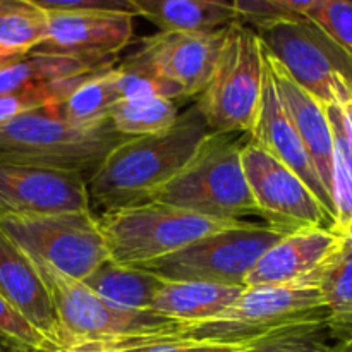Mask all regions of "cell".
<instances>
[{
    "mask_svg": "<svg viewBox=\"0 0 352 352\" xmlns=\"http://www.w3.org/2000/svg\"><path fill=\"white\" fill-rule=\"evenodd\" d=\"M208 133L195 105L179 113L165 133L127 138L88 177L89 199L107 212L150 203L184 168Z\"/></svg>",
    "mask_w": 352,
    "mask_h": 352,
    "instance_id": "1",
    "label": "cell"
},
{
    "mask_svg": "<svg viewBox=\"0 0 352 352\" xmlns=\"http://www.w3.org/2000/svg\"><path fill=\"white\" fill-rule=\"evenodd\" d=\"M126 136L112 122L79 126L54 109H40L0 126V164L93 174Z\"/></svg>",
    "mask_w": 352,
    "mask_h": 352,
    "instance_id": "2",
    "label": "cell"
},
{
    "mask_svg": "<svg viewBox=\"0 0 352 352\" xmlns=\"http://www.w3.org/2000/svg\"><path fill=\"white\" fill-rule=\"evenodd\" d=\"M243 141L208 133L191 160L150 203L215 220L258 215L243 167Z\"/></svg>",
    "mask_w": 352,
    "mask_h": 352,
    "instance_id": "3",
    "label": "cell"
},
{
    "mask_svg": "<svg viewBox=\"0 0 352 352\" xmlns=\"http://www.w3.org/2000/svg\"><path fill=\"white\" fill-rule=\"evenodd\" d=\"M33 263L43 278L54 305L62 351L174 333L182 327L155 311H133L110 305L81 280L60 274L45 261L33 260Z\"/></svg>",
    "mask_w": 352,
    "mask_h": 352,
    "instance_id": "4",
    "label": "cell"
},
{
    "mask_svg": "<svg viewBox=\"0 0 352 352\" xmlns=\"http://www.w3.org/2000/svg\"><path fill=\"white\" fill-rule=\"evenodd\" d=\"M265 48L253 28L232 23L212 79L196 96L210 133L234 134L253 129L263 98Z\"/></svg>",
    "mask_w": 352,
    "mask_h": 352,
    "instance_id": "5",
    "label": "cell"
},
{
    "mask_svg": "<svg viewBox=\"0 0 352 352\" xmlns=\"http://www.w3.org/2000/svg\"><path fill=\"white\" fill-rule=\"evenodd\" d=\"M241 220H215L160 203L109 210L98 219L109 261L144 267Z\"/></svg>",
    "mask_w": 352,
    "mask_h": 352,
    "instance_id": "6",
    "label": "cell"
},
{
    "mask_svg": "<svg viewBox=\"0 0 352 352\" xmlns=\"http://www.w3.org/2000/svg\"><path fill=\"white\" fill-rule=\"evenodd\" d=\"M320 318L327 320V309L315 282L246 287L219 316L182 325L174 336L199 342L250 344L285 327Z\"/></svg>",
    "mask_w": 352,
    "mask_h": 352,
    "instance_id": "7",
    "label": "cell"
},
{
    "mask_svg": "<svg viewBox=\"0 0 352 352\" xmlns=\"http://www.w3.org/2000/svg\"><path fill=\"white\" fill-rule=\"evenodd\" d=\"M265 52L289 78L325 107L352 102V52L306 17L285 19L256 31Z\"/></svg>",
    "mask_w": 352,
    "mask_h": 352,
    "instance_id": "8",
    "label": "cell"
},
{
    "mask_svg": "<svg viewBox=\"0 0 352 352\" xmlns=\"http://www.w3.org/2000/svg\"><path fill=\"white\" fill-rule=\"evenodd\" d=\"M280 237L282 234L272 227L241 220L141 268L165 282H208L244 287L258 260Z\"/></svg>",
    "mask_w": 352,
    "mask_h": 352,
    "instance_id": "9",
    "label": "cell"
},
{
    "mask_svg": "<svg viewBox=\"0 0 352 352\" xmlns=\"http://www.w3.org/2000/svg\"><path fill=\"white\" fill-rule=\"evenodd\" d=\"M0 229L33 260L45 261L76 280L88 278L109 260L98 219L88 212L6 217Z\"/></svg>",
    "mask_w": 352,
    "mask_h": 352,
    "instance_id": "10",
    "label": "cell"
},
{
    "mask_svg": "<svg viewBox=\"0 0 352 352\" xmlns=\"http://www.w3.org/2000/svg\"><path fill=\"white\" fill-rule=\"evenodd\" d=\"M243 167L256 213L282 236L329 227L333 222L311 189L285 165L248 140L243 144Z\"/></svg>",
    "mask_w": 352,
    "mask_h": 352,
    "instance_id": "11",
    "label": "cell"
},
{
    "mask_svg": "<svg viewBox=\"0 0 352 352\" xmlns=\"http://www.w3.org/2000/svg\"><path fill=\"white\" fill-rule=\"evenodd\" d=\"M223 40L226 28L210 33H157L143 38L126 62L174 85L182 98H196L212 79Z\"/></svg>",
    "mask_w": 352,
    "mask_h": 352,
    "instance_id": "12",
    "label": "cell"
},
{
    "mask_svg": "<svg viewBox=\"0 0 352 352\" xmlns=\"http://www.w3.org/2000/svg\"><path fill=\"white\" fill-rule=\"evenodd\" d=\"M85 175L31 165L0 164V219L88 212Z\"/></svg>",
    "mask_w": 352,
    "mask_h": 352,
    "instance_id": "13",
    "label": "cell"
},
{
    "mask_svg": "<svg viewBox=\"0 0 352 352\" xmlns=\"http://www.w3.org/2000/svg\"><path fill=\"white\" fill-rule=\"evenodd\" d=\"M48 33L34 54L60 55L98 65L116 64V55L131 43L134 16L116 12L47 10Z\"/></svg>",
    "mask_w": 352,
    "mask_h": 352,
    "instance_id": "14",
    "label": "cell"
},
{
    "mask_svg": "<svg viewBox=\"0 0 352 352\" xmlns=\"http://www.w3.org/2000/svg\"><path fill=\"white\" fill-rule=\"evenodd\" d=\"M344 239L329 227H313L282 236L258 260L244 287H270L315 282Z\"/></svg>",
    "mask_w": 352,
    "mask_h": 352,
    "instance_id": "15",
    "label": "cell"
},
{
    "mask_svg": "<svg viewBox=\"0 0 352 352\" xmlns=\"http://www.w3.org/2000/svg\"><path fill=\"white\" fill-rule=\"evenodd\" d=\"M267 60V57H265ZM250 140L256 143L263 151H267L270 157L280 162L287 168H291L309 189L313 195L318 198L325 212L336 223V208L333 201L327 189L323 188L318 174H316L313 162L292 124L291 117L285 112L280 98H278L277 88H275L274 78L270 71H265V86L263 98H261L260 112H258L256 122L253 129L250 131Z\"/></svg>",
    "mask_w": 352,
    "mask_h": 352,
    "instance_id": "16",
    "label": "cell"
},
{
    "mask_svg": "<svg viewBox=\"0 0 352 352\" xmlns=\"http://www.w3.org/2000/svg\"><path fill=\"white\" fill-rule=\"evenodd\" d=\"M268 71L274 78L278 98L285 112L291 117L306 151L313 162L323 188L332 198V167H333V133L329 112L315 96L296 85L277 60L265 52ZM333 201V198H332ZM336 208V206H333Z\"/></svg>",
    "mask_w": 352,
    "mask_h": 352,
    "instance_id": "17",
    "label": "cell"
},
{
    "mask_svg": "<svg viewBox=\"0 0 352 352\" xmlns=\"http://www.w3.org/2000/svg\"><path fill=\"white\" fill-rule=\"evenodd\" d=\"M0 296L58 349L60 330L50 294L33 260L0 229Z\"/></svg>",
    "mask_w": 352,
    "mask_h": 352,
    "instance_id": "18",
    "label": "cell"
},
{
    "mask_svg": "<svg viewBox=\"0 0 352 352\" xmlns=\"http://www.w3.org/2000/svg\"><path fill=\"white\" fill-rule=\"evenodd\" d=\"M244 289L208 282H164L155 296L151 311L179 325H195L226 311Z\"/></svg>",
    "mask_w": 352,
    "mask_h": 352,
    "instance_id": "19",
    "label": "cell"
},
{
    "mask_svg": "<svg viewBox=\"0 0 352 352\" xmlns=\"http://www.w3.org/2000/svg\"><path fill=\"white\" fill-rule=\"evenodd\" d=\"M136 16L158 28V33H210L237 21L234 2L222 0H131Z\"/></svg>",
    "mask_w": 352,
    "mask_h": 352,
    "instance_id": "20",
    "label": "cell"
},
{
    "mask_svg": "<svg viewBox=\"0 0 352 352\" xmlns=\"http://www.w3.org/2000/svg\"><path fill=\"white\" fill-rule=\"evenodd\" d=\"M165 280L138 267H120L107 260L82 284L113 306L133 311H151Z\"/></svg>",
    "mask_w": 352,
    "mask_h": 352,
    "instance_id": "21",
    "label": "cell"
},
{
    "mask_svg": "<svg viewBox=\"0 0 352 352\" xmlns=\"http://www.w3.org/2000/svg\"><path fill=\"white\" fill-rule=\"evenodd\" d=\"M316 285L327 309V327L333 342L352 339V243L344 239L342 248L327 261L316 275Z\"/></svg>",
    "mask_w": 352,
    "mask_h": 352,
    "instance_id": "22",
    "label": "cell"
},
{
    "mask_svg": "<svg viewBox=\"0 0 352 352\" xmlns=\"http://www.w3.org/2000/svg\"><path fill=\"white\" fill-rule=\"evenodd\" d=\"M110 65H98L91 64V62L78 60V58L31 52V54L24 55V57L17 58V60L10 62L6 67L0 69V96L47 85V82L58 81V79L98 71V69L110 67Z\"/></svg>",
    "mask_w": 352,
    "mask_h": 352,
    "instance_id": "23",
    "label": "cell"
},
{
    "mask_svg": "<svg viewBox=\"0 0 352 352\" xmlns=\"http://www.w3.org/2000/svg\"><path fill=\"white\" fill-rule=\"evenodd\" d=\"M48 33V14L36 0H0V50L24 55L36 50Z\"/></svg>",
    "mask_w": 352,
    "mask_h": 352,
    "instance_id": "24",
    "label": "cell"
},
{
    "mask_svg": "<svg viewBox=\"0 0 352 352\" xmlns=\"http://www.w3.org/2000/svg\"><path fill=\"white\" fill-rule=\"evenodd\" d=\"M113 67L116 65L91 72L65 102L54 107L55 112L62 119L79 126H93L109 120L110 110L120 100L113 79Z\"/></svg>",
    "mask_w": 352,
    "mask_h": 352,
    "instance_id": "25",
    "label": "cell"
},
{
    "mask_svg": "<svg viewBox=\"0 0 352 352\" xmlns=\"http://www.w3.org/2000/svg\"><path fill=\"white\" fill-rule=\"evenodd\" d=\"M179 117L174 100L164 96L119 100L110 110V122L126 138L153 136L170 129Z\"/></svg>",
    "mask_w": 352,
    "mask_h": 352,
    "instance_id": "26",
    "label": "cell"
},
{
    "mask_svg": "<svg viewBox=\"0 0 352 352\" xmlns=\"http://www.w3.org/2000/svg\"><path fill=\"white\" fill-rule=\"evenodd\" d=\"M333 133L332 198L336 206V223L332 230H340L352 217V140L344 127L337 107H327Z\"/></svg>",
    "mask_w": 352,
    "mask_h": 352,
    "instance_id": "27",
    "label": "cell"
},
{
    "mask_svg": "<svg viewBox=\"0 0 352 352\" xmlns=\"http://www.w3.org/2000/svg\"><path fill=\"white\" fill-rule=\"evenodd\" d=\"M239 352H336L327 320H308L253 340Z\"/></svg>",
    "mask_w": 352,
    "mask_h": 352,
    "instance_id": "28",
    "label": "cell"
},
{
    "mask_svg": "<svg viewBox=\"0 0 352 352\" xmlns=\"http://www.w3.org/2000/svg\"><path fill=\"white\" fill-rule=\"evenodd\" d=\"M251 344V342H250ZM250 344H219L179 339L174 333L136 337L100 346H79L60 352H239Z\"/></svg>",
    "mask_w": 352,
    "mask_h": 352,
    "instance_id": "29",
    "label": "cell"
},
{
    "mask_svg": "<svg viewBox=\"0 0 352 352\" xmlns=\"http://www.w3.org/2000/svg\"><path fill=\"white\" fill-rule=\"evenodd\" d=\"M0 351L60 352L57 346L0 296Z\"/></svg>",
    "mask_w": 352,
    "mask_h": 352,
    "instance_id": "30",
    "label": "cell"
},
{
    "mask_svg": "<svg viewBox=\"0 0 352 352\" xmlns=\"http://www.w3.org/2000/svg\"><path fill=\"white\" fill-rule=\"evenodd\" d=\"M305 17L352 52V0H308Z\"/></svg>",
    "mask_w": 352,
    "mask_h": 352,
    "instance_id": "31",
    "label": "cell"
},
{
    "mask_svg": "<svg viewBox=\"0 0 352 352\" xmlns=\"http://www.w3.org/2000/svg\"><path fill=\"white\" fill-rule=\"evenodd\" d=\"M308 0H236L237 21L254 31L285 19L305 17Z\"/></svg>",
    "mask_w": 352,
    "mask_h": 352,
    "instance_id": "32",
    "label": "cell"
},
{
    "mask_svg": "<svg viewBox=\"0 0 352 352\" xmlns=\"http://www.w3.org/2000/svg\"><path fill=\"white\" fill-rule=\"evenodd\" d=\"M45 10L57 12H116L136 17L131 0H36Z\"/></svg>",
    "mask_w": 352,
    "mask_h": 352,
    "instance_id": "33",
    "label": "cell"
},
{
    "mask_svg": "<svg viewBox=\"0 0 352 352\" xmlns=\"http://www.w3.org/2000/svg\"><path fill=\"white\" fill-rule=\"evenodd\" d=\"M337 109H339L340 119H342L344 127H346V131L349 133V136L352 140V102L347 103V105H344V107H337Z\"/></svg>",
    "mask_w": 352,
    "mask_h": 352,
    "instance_id": "34",
    "label": "cell"
},
{
    "mask_svg": "<svg viewBox=\"0 0 352 352\" xmlns=\"http://www.w3.org/2000/svg\"><path fill=\"white\" fill-rule=\"evenodd\" d=\"M17 58H21L19 55H12V54H7V52L0 50V69L6 67V65L10 64V62L17 60Z\"/></svg>",
    "mask_w": 352,
    "mask_h": 352,
    "instance_id": "35",
    "label": "cell"
},
{
    "mask_svg": "<svg viewBox=\"0 0 352 352\" xmlns=\"http://www.w3.org/2000/svg\"><path fill=\"white\" fill-rule=\"evenodd\" d=\"M337 234H339V236L342 237V239H346V241H351V243H352V217H351V220H349V222H347L346 226L342 227V229H340V230H337Z\"/></svg>",
    "mask_w": 352,
    "mask_h": 352,
    "instance_id": "36",
    "label": "cell"
},
{
    "mask_svg": "<svg viewBox=\"0 0 352 352\" xmlns=\"http://www.w3.org/2000/svg\"><path fill=\"white\" fill-rule=\"evenodd\" d=\"M336 352H352V339L336 344Z\"/></svg>",
    "mask_w": 352,
    "mask_h": 352,
    "instance_id": "37",
    "label": "cell"
},
{
    "mask_svg": "<svg viewBox=\"0 0 352 352\" xmlns=\"http://www.w3.org/2000/svg\"><path fill=\"white\" fill-rule=\"evenodd\" d=\"M0 352H3V351H0Z\"/></svg>",
    "mask_w": 352,
    "mask_h": 352,
    "instance_id": "38",
    "label": "cell"
}]
</instances>
